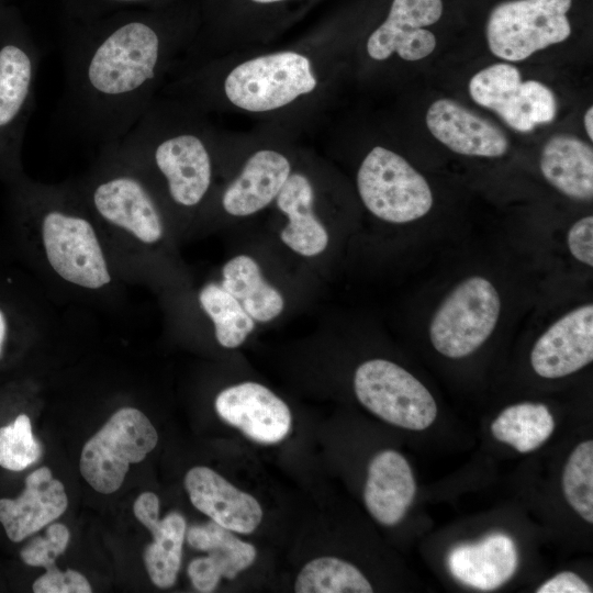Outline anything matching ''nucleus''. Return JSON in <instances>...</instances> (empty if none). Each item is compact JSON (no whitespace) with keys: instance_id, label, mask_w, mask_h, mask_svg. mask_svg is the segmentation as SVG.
<instances>
[{"instance_id":"nucleus-1","label":"nucleus","mask_w":593,"mask_h":593,"mask_svg":"<svg viewBox=\"0 0 593 593\" xmlns=\"http://www.w3.org/2000/svg\"><path fill=\"white\" fill-rule=\"evenodd\" d=\"M160 40L144 22H127L93 47L77 63L78 92L98 114L125 113L155 79L160 59Z\"/></svg>"},{"instance_id":"nucleus-2","label":"nucleus","mask_w":593,"mask_h":593,"mask_svg":"<svg viewBox=\"0 0 593 593\" xmlns=\"http://www.w3.org/2000/svg\"><path fill=\"white\" fill-rule=\"evenodd\" d=\"M357 188L365 206L389 223L416 221L433 206V193L422 174L382 146L373 147L362 160Z\"/></svg>"},{"instance_id":"nucleus-3","label":"nucleus","mask_w":593,"mask_h":593,"mask_svg":"<svg viewBox=\"0 0 593 593\" xmlns=\"http://www.w3.org/2000/svg\"><path fill=\"white\" fill-rule=\"evenodd\" d=\"M157 441L158 434L144 413L122 407L85 444L80 473L97 492L113 493L122 485L130 465L144 460Z\"/></svg>"},{"instance_id":"nucleus-4","label":"nucleus","mask_w":593,"mask_h":593,"mask_svg":"<svg viewBox=\"0 0 593 593\" xmlns=\"http://www.w3.org/2000/svg\"><path fill=\"white\" fill-rule=\"evenodd\" d=\"M572 0H510L495 5L485 35L493 55L521 61L571 34L567 12Z\"/></svg>"},{"instance_id":"nucleus-5","label":"nucleus","mask_w":593,"mask_h":593,"mask_svg":"<svg viewBox=\"0 0 593 593\" xmlns=\"http://www.w3.org/2000/svg\"><path fill=\"white\" fill-rule=\"evenodd\" d=\"M501 312L500 294L490 280H462L440 303L429 323V339L443 356L457 359L475 351L493 333Z\"/></svg>"},{"instance_id":"nucleus-6","label":"nucleus","mask_w":593,"mask_h":593,"mask_svg":"<svg viewBox=\"0 0 593 593\" xmlns=\"http://www.w3.org/2000/svg\"><path fill=\"white\" fill-rule=\"evenodd\" d=\"M309 58L277 52L248 59L230 71L224 92L230 102L250 112L282 108L316 88Z\"/></svg>"},{"instance_id":"nucleus-7","label":"nucleus","mask_w":593,"mask_h":593,"mask_svg":"<svg viewBox=\"0 0 593 593\" xmlns=\"http://www.w3.org/2000/svg\"><path fill=\"white\" fill-rule=\"evenodd\" d=\"M354 390L371 413L402 428L423 430L437 416V404L424 384L385 359L362 362L354 376Z\"/></svg>"},{"instance_id":"nucleus-8","label":"nucleus","mask_w":593,"mask_h":593,"mask_svg":"<svg viewBox=\"0 0 593 593\" xmlns=\"http://www.w3.org/2000/svg\"><path fill=\"white\" fill-rule=\"evenodd\" d=\"M41 236L51 268L65 281L92 290L111 282L101 242L85 216L48 210L42 217Z\"/></svg>"},{"instance_id":"nucleus-9","label":"nucleus","mask_w":593,"mask_h":593,"mask_svg":"<svg viewBox=\"0 0 593 593\" xmlns=\"http://www.w3.org/2000/svg\"><path fill=\"white\" fill-rule=\"evenodd\" d=\"M469 94L482 108L494 111L513 130L527 133L553 121L557 102L552 91L537 80L523 81L510 63L490 65L472 76Z\"/></svg>"},{"instance_id":"nucleus-10","label":"nucleus","mask_w":593,"mask_h":593,"mask_svg":"<svg viewBox=\"0 0 593 593\" xmlns=\"http://www.w3.org/2000/svg\"><path fill=\"white\" fill-rule=\"evenodd\" d=\"M97 214L136 240L153 245L164 236V223L147 188L135 176L118 172L101 179L91 191Z\"/></svg>"},{"instance_id":"nucleus-11","label":"nucleus","mask_w":593,"mask_h":593,"mask_svg":"<svg viewBox=\"0 0 593 593\" xmlns=\"http://www.w3.org/2000/svg\"><path fill=\"white\" fill-rule=\"evenodd\" d=\"M443 14L441 0H393L388 18L367 41V53L376 60L396 53L409 61L421 60L436 47L435 35L424 29Z\"/></svg>"},{"instance_id":"nucleus-12","label":"nucleus","mask_w":593,"mask_h":593,"mask_svg":"<svg viewBox=\"0 0 593 593\" xmlns=\"http://www.w3.org/2000/svg\"><path fill=\"white\" fill-rule=\"evenodd\" d=\"M217 415L260 444H276L291 429L288 405L267 387L242 382L221 391L214 402Z\"/></svg>"},{"instance_id":"nucleus-13","label":"nucleus","mask_w":593,"mask_h":593,"mask_svg":"<svg viewBox=\"0 0 593 593\" xmlns=\"http://www.w3.org/2000/svg\"><path fill=\"white\" fill-rule=\"evenodd\" d=\"M593 360V305L568 312L536 340L530 353L534 371L547 379L569 376Z\"/></svg>"},{"instance_id":"nucleus-14","label":"nucleus","mask_w":593,"mask_h":593,"mask_svg":"<svg viewBox=\"0 0 593 593\" xmlns=\"http://www.w3.org/2000/svg\"><path fill=\"white\" fill-rule=\"evenodd\" d=\"M35 58L21 42L0 44V156L13 155L30 116Z\"/></svg>"},{"instance_id":"nucleus-15","label":"nucleus","mask_w":593,"mask_h":593,"mask_svg":"<svg viewBox=\"0 0 593 593\" xmlns=\"http://www.w3.org/2000/svg\"><path fill=\"white\" fill-rule=\"evenodd\" d=\"M426 125L437 141L459 155L497 158L510 146L499 126L451 99L430 104Z\"/></svg>"},{"instance_id":"nucleus-16","label":"nucleus","mask_w":593,"mask_h":593,"mask_svg":"<svg viewBox=\"0 0 593 593\" xmlns=\"http://www.w3.org/2000/svg\"><path fill=\"white\" fill-rule=\"evenodd\" d=\"M184 488L197 510L234 533L251 534L261 523L259 502L211 468H191L184 477Z\"/></svg>"},{"instance_id":"nucleus-17","label":"nucleus","mask_w":593,"mask_h":593,"mask_svg":"<svg viewBox=\"0 0 593 593\" xmlns=\"http://www.w3.org/2000/svg\"><path fill=\"white\" fill-rule=\"evenodd\" d=\"M153 157L177 204L190 208L201 202L211 184L212 166L209 152L197 135L167 137L156 145Z\"/></svg>"},{"instance_id":"nucleus-18","label":"nucleus","mask_w":593,"mask_h":593,"mask_svg":"<svg viewBox=\"0 0 593 593\" xmlns=\"http://www.w3.org/2000/svg\"><path fill=\"white\" fill-rule=\"evenodd\" d=\"M64 484L42 467L25 479L16 499H0V523L13 542H20L58 518L67 508Z\"/></svg>"},{"instance_id":"nucleus-19","label":"nucleus","mask_w":593,"mask_h":593,"mask_svg":"<svg viewBox=\"0 0 593 593\" xmlns=\"http://www.w3.org/2000/svg\"><path fill=\"white\" fill-rule=\"evenodd\" d=\"M135 517L152 533L154 541L143 553L152 582L167 589L175 584L180 570L187 524L178 512L159 519V499L153 492L142 493L134 502Z\"/></svg>"},{"instance_id":"nucleus-20","label":"nucleus","mask_w":593,"mask_h":593,"mask_svg":"<svg viewBox=\"0 0 593 593\" xmlns=\"http://www.w3.org/2000/svg\"><path fill=\"white\" fill-rule=\"evenodd\" d=\"M415 492L411 467L401 454L388 449L371 459L363 500L376 521L385 526L398 524L413 502Z\"/></svg>"},{"instance_id":"nucleus-21","label":"nucleus","mask_w":593,"mask_h":593,"mask_svg":"<svg viewBox=\"0 0 593 593\" xmlns=\"http://www.w3.org/2000/svg\"><path fill=\"white\" fill-rule=\"evenodd\" d=\"M290 174V163L281 153L272 149L256 152L225 189L224 210L233 216H247L262 210L276 200Z\"/></svg>"},{"instance_id":"nucleus-22","label":"nucleus","mask_w":593,"mask_h":593,"mask_svg":"<svg viewBox=\"0 0 593 593\" xmlns=\"http://www.w3.org/2000/svg\"><path fill=\"white\" fill-rule=\"evenodd\" d=\"M448 568L460 582L483 591L497 589L512 578L518 555L511 537L491 534L475 544L455 547Z\"/></svg>"},{"instance_id":"nucleus-23","label":"nucleus","mask_w":593,"mask_h":593,"mask_svg":"<svg viewBox=\"0 0 593 593\" xmlns=\"http://www.w3.org/2000/svg\"><path fill=\"white\" fill-rule=\"evenodd\" d=\"M540 171L555 189L568 198L591 201L593 197V149L569 134L552 135L542 146Z\"/></svg>"},{"instance_id":"nucleus-24","label":"nucleus","mask_w":593,"mask_h":593,"mask_svg":"<svg viewBox=\"0 0 593 593\" xmlns=\"http://www.w3.org/2000/svg\"><path fill=\"white\" fill-rule=\"evenodd\" d=\"M313 188L302 174H290L276 198L279 210L288 217L280 232L281 240L294 253L313 257L328 245V233L313 212Z\"/></svg>"},{"instance_id":"nucleus-25","label":"nucleus","mask_w":593,"mask_h":593,"mask_svg":"<svg viewBox=\"0 0 593 593\" xmlns=\"http://www.w3.org/2000/svg\"><path fill=\"white\" fill-rule=\"evenodd\" d=\"M190 547L206 551V557L197 558L202 570L215 582L222 578L234 579L250 567L257 556L256 548L236 537L232 530L214 521L192 525L186 530Z\"/></svg>"},{"instance_id":"nucleus-26","label":"nucleus","mask_w":593,"mask_h":593,"mask_svg":"<svg viewBox=\"0 0 593 593\" xmlns=\"http://www.w3.org/2000/svg\"><path fill=\"white\" fill-rule=\"evenodd\" d=\"M220 284L254 321H272L284 309L282 294L264 279L258 262L247 255L235 256L223 266Z\"/></svg>"},{"instance_id":"nucleus-27","label":"nucleus","mask_w":593,"mask_h":593,"mask_svg":"<svg viewBox=\"0 0 593 593\" xmlns=\"http://www.w3.org/2000/svg\"><path fill=\"white\" fill-rule=\"evenodd\" d=\"M555 429V421L546 405L519 403L503 410L491 424L492 435L519 452H529L542 445Z\"/></svg>"},{"instance_id":"nucleus-28","label":"nucleus","mask_w":593,"mask_h":593,"mask_svg":"<svg viewBox=\"0 0 593 593\" xmlns=\"http://www.w3.org/2000/svg\"><path fill=\"white\" fill-rule=\"evenodd\" d=\"M199 302L211 318L215 338L222 347L240 346L255 328V321L220 283H206L199 292Z\"/></svg>"},{"instance_id":"nucleus-29","label":"nucleus","mask_w":593,"mask_h":593,"mask_svg":"<svg viewBox=\"0 0 593 593\" xmlns=\"http://www.w3.org/2000/svg\"><path fill=\"white\" fill-rule=\"evenodd\" d=\"M296 593H371L372 586L354 564L336 558L320 557L299 572Z\"/></svg>"},{"instance_id":"nucleus-30","label":"nucleus","mask_w":593,"mask_h":593,"mask_svg":"<svg viewBox=\"0 0 593 593\" xmlns=\"http://www.w3.org/2000/svg\"><path fill=\"white\" fill-rule=\"evenodd\" d=\"M562 490L568 504L589 524L593 523V441L579 444L562 473Z\"/></svg>"},{"instance_id":"nucleus-31","label":"nucleus","mask_w":593,"mask_h":593,"mask_svg":"<svg viewBox=\"0 0 593 593\" xmlns=\"http://www.w3.org/2000/svg\"><path fill=\"white\" fill-rule=\"evenodd\" d=\"M42 447L32 433L30 417L20 414L13 423L0 427V466L22 471L37 461Z\"/></svg>"},{"instance_id":"nucleus-32","label":"nucleus","mask_w":593,"mask_h":593,"mask_svg":"<svg viewBox=\"0 0 593 593\" xmlns=\"http://www.w3.org/2000/svg\"><path fill=\"white\" fill-rule=\"evenodd\" d=\"M70 534L60 523L51 524L45 537H33L20 551L22 561L32 567L49 569L67 548Z\"/></svg>"},{"instance_id":"nucleus-33","label":"nucleus","mask_w":593,"mask_h":593,"mask_svg":"<svg viewBox=\"0 0 593 593\" xmlns=\"http://www.w3.org/2000/svg\"><path fill=\"white\" fill-rule=\"evenodd\" d=\"M35 593H90L92 591L88 580L78 571L59 570L56 566L46 569L33 585Z\"/></svg>"},{"instance_id":"nucleus-34","label":"nucleus","mask_w":593,"mask_h":593,"mask_svg":"<svg viewBox=\"0 0 593 593\" xmlns=\"http://www.w3.org/2000/svg\"><path fill=\"white\" fill-rule=\"evenodd\" d=\"M567 244L571 255L580 262L593 266V216L578 220L569 230Z\"/></svg>"},{"instance_id":"nucleus-35","label":"nucleus","mask_w":593,"mask_h":593,"mask_svg":"<svg viewBox=\"0 0 593 593\" xmlns=\"http://www.w3.org/2000/svg\"><path fill=\"white\" fill-rule=\"evenodd\" d=\"M537 593H591L592 589L575 573L563 571L540 585Z\"/></svg>"},{"instance_id":"nucleus-36","label":"nucleus","mask_w":593,"mask_h":593,"mask_svg":"<svg viewBox=\"0 0 593 593\" xmlns=\"http://www.w3.org/2000/svg\"><path fill=\"white\" fill-rule=\"evenodd\" d=\"M583 123H584L585 132H586L590 141H592L593 139V109H592V107H590L586 110V112L584 114Z\"/></svg>"},{"instance_id":"nucleus-37","label":"nucleus","mask_w":593,"mask_h":593,"mask_svg":"<svg viewBox=\"0 0 593 593\" xmlns=\"http://www.w3.org/2000/svg\"><path fill=\"white\" fill-rule=\"evenodd\" d=\"M5 335H7V321H5L4 314L0 310V355L2 351V346L5 339Z\"/></svg>"},{"instance_id":"nucleus-38","label":"nucleus","mask_w":593,"mask_h":593,"mask_svg":"<svg viewBox=\"0 0 593 593\" xmlns=\"http://www.w3.org/2000/svg\"><path fill=\"white\" fill-rule=\"evenodd\" d=\"M253 1L259 2V3H272V2H278L282 0H253Z\"/></svg>"},{"instance_id":"nucleus-39","label":"nucleus","mask_w":593,"mask_h":593,"mask_svg":"<svg viewBox=\"0 0 593 593\" xmlns=\"http://www.w3.org/2000/svg\"><path fill=\"white\" fill-rule=\"evenodd\" d=\"M126 1H128V0H126Z\"/></svg>"}]
</instances>
